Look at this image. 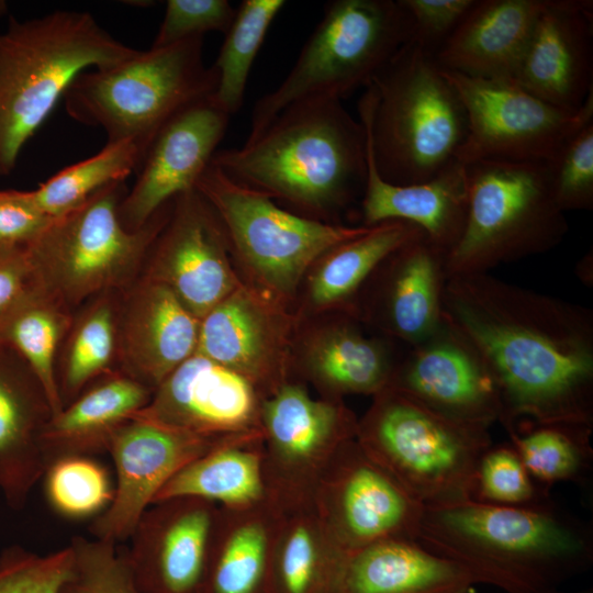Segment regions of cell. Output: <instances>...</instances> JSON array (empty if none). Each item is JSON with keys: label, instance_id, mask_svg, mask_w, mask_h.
I'll return each instance as SVG.
<instances>
[{"label": "cell", "instance_id": "36", "mask_svg": "<svg viewBox=\"0 0 593 593\" xmlns=\"http://www.w3.org/2000/svg\"><path fill=\"white\" fill-rule=\"evenodd\" d=\"M72 313L38 284L0 316V344L14 349L35 371L54 414L63 409L55 382V358Z\"/></svg>", "mask_w": 593, "mask_h": 593}, {"label": "cell", "instance_id": "37", "mask_svg": "<svg viewBox=\"0 0 593 593\" xmlns=\"http://www.w3.org/2000/svg\"><path fill=\"white\" fill-rule=\"evenodd\" d=\"M592 430L586 426L526 421L506 432L528 473L549 491L558 482L581 483L589 479Z\"/></svg>", "mask_w": 593, "mask_h": 593}, {"label": "cell", "instance_id": "1", "mask_svg": "<svg viewBox=\"0 0 593 593\" xmlns=\"http://www.w3.org/2000/svg\"><path fill=\"white\" fill-rule=\"evenodd\" d=\"M443 316L494 382L499 422L593 428V311L489 272L447 279Z\"/></svg>", "mask_w": 593, "mask_h": 593}, {"label": "cell", "instance_id": "43", "mask_svg": "<svg viewBox=\"0 0 593 593\" xmlns=\"http://www.w3.org/2000/svg\"><path fill=\"white\" fill-rule=\"evenodd\" d=\"M71 563L69 545L46 555L12 545L0 553V593H59Z\"/></svg>", "mask_w": 593, "mask_h": 593}, {"label": "cell", "instance_id": "32", "mask_svg": "<svg viewBox=\"0 0 593 593\" xmlns=\"http://www.w3.org/2000/svg\"><path fill=\"white\" fill-rule=\"evenodd\" d=\"M264 433L219 445L179 470L153 503L189 496L228 508L272 504L262 448Z\"/></svg>", "mask_w": 593, "mask_h": 593}, {"label": "cell", "instance_id": "19", "mask_svg": "<svg viewBox=\"0 0 593 593\" xmlns=\"http://www.w3.org/2000/svg\"><path fill=\"white\" fill-rule=\"evenodd\" d=\"M451 419L490 428L501 406L475 348L445 318L423 342L407 346L390 384Z\"/></svg>", "mask_w": 593, "mask_h": 593}, {"label": "cell", "instance_id": "48", "mask_svg": "<svg viewBox=\"0 0 593 593\" xmlns=\"http://www.w3.org/2000/svg\"><path fill=\"white\" fill-rule=\"evenodd\" d=\"M38 284L24 246L0 248V316Z\"/></svg>", "mask_w": 593, "mask_h": 593}, {"label": "cell", "instance_id": "10", "mask_svg": "<svg viewBox=\"0 0 593 593\" xmlns=\"http://www.w3.org/2000/svg\"><path fill=\"white\" fill-rule=\"evenodd\" d=\"M413 35L400 0H332L281 83L251 112L248 137L286 107L310 98L343 100L366 88Z\"/></svg>", "mask_w": 593, "mask_h": 593}, {"label": "cell", "instance_id": "50", "mask_svg": "<svg viewBox=\"0 0 593 593\" xmlns=\"http://www.w3.org/2000/svg\"><path fill=\"white\" fill-rule=\"evenodd\" d=\"M537 593H563V592H559L557 591V589H551V590L540 591ZM581 593H589V592H581Z\"/></svg>", "mask_w": 593, "mask_h": 593}, {"label": "cell", "instance_id": "31", "mask_svg": "<svg viewBox=\"0 0 593 593\" xmlns=\"http://www.w3.org/2000/svg\"><path fill=\"white\" fill-rule=\"evenodd\" d=\"M278 518L272 504L219 506L201 593H271Z\"/></svg>", "mask_w": 593, "mask_h": 593}, {"label": "cell", "instance_id": "41", "mask_svg": "<svg viewBox=\"0 0 593 593\" xmlns=\"http://www.w3.org/2000/svg\"><path fill=\"white\" fill-rule=\"evenodd\" d=\"M72 563L59 593H144L136 584L125 547L115 542L74 536Z\"/></svg>", "mask_w": 593, "mask_h": 593}, {"label": "cell", "instance_id": "38", "mask_svg": "<svg viewBox=\"0 0 593 593\" xmlns=\"http://www.w3.org/2000/svg\"><path fill=\"white\" fill-rule=\"evenodd\" d=\"M142 153L131 139L107 142L93 156L57 171L31 190L38 208L51 219L82 204L102 188L124 181L136 170Z\"/></svg>", "mask_w": 593, "mask_h": 593}, {"label": "cell", "instance_id": "4", "mask_svg": "<svg viewBox=\"0 0 593 593\" xmlns=\"http://www.w3.org/2000/svg\"><path fill=\"white\" fill-rule=\"evenodd\" d=\"M358 112L378 174L395 184L440 174L457 160L468 131L458 91L435 55L413 41L373 76Z\"/></svg>", "mask_w": 593, "mask_h": 593}, {"label": "cell", "instance_id": "5", "mask_svg": "<svg viewBox=\"0 0 593 593\" xmlns=\"http://www.w3.org/2000/svg\"><path fill=\"white\" fill-rule=\"evenodd\" d=\"M137 51L89 12L10 16L0 34V176L14 170L26 142L81 72L111 67Z\"/></svg>", "mask_w": 593, "mask_h": 593}, {"label": "cell", "instance_id": "8", "mask_svg": "<svg viewBox=\"0 0 593 593\" xmlns=\"http://www.w3.org/2000/svg\"><path fill=\"white\" fill-rule=\"evenodd\" d=\"M465 166L467 215L447 257L448 277L486 273L563 240L569 226L547 163L480 160Z\"/></svg>", "mask_w": 593, "mask_h": 593}, {"label": "cell", "instance_id": "34", "mask_svg": "<svg viewBox=\"0 0 593 593\" xmlns=\"http://www.w3.org/2000/svg\"><path fill=\"white\" fill-rule=\"evenodd\" d=\"M313 503L279 512L271 593H337L345 560Z\"/></svg>", "mask_w": 593, "mask_h": 593}, {"label": "cell", "instance_id": "6", "mask_svg": "<svg viewBox=\"0 0 593 593\" xmlns=\"http://www.w3.org/2000/svg\"><path fill=\"white\" fill-rule=\"evenodd\" d=\"M216 85L214 66L208 67L203 60V36H195L137 51L108 68L86 70L63 100L72 120L101 127L107 142H135L143 157L176 113L213 94Z\"/></svg>", "mask_w": 593, "mask_h": 593}, {"label": "cell", "instance_id": "25", "mask_svg": "<svg viewBox=\"0 0 593 593\" xmlns=\"http://www.w3.org/2000/svg\"><path fill=\"white\" fill-rule=\"evenodd\" d=\"M53 415L35 371L0 344V493L13 511L24 508L45 473L42 435Z\"/></svg>", "mask_w": 593, "mask_h": 593}, {"label": "cell", "instance_id": "39", "mask_svg": "<svg viewBox=\"0 0 593 593\" xmlns=\"http://www.w3.org/2000/svg\"><path fill=\"white\" fill-rule=\"evenodd\" d=\"M284 4L283 0H244L237 8L213 64L217 74L214 98L228 115L242 108L255 58Z\"/></svg>", "mask_w": 593, "mask_h": 593}, {"label": "cell", "instance_id": "18", "mask_svg": "<svg viewBox=\"0 0 593 593\" xmlns=\"http://www.w3.org/2000/svg\"><path fill=\"white\" fill-rule=\"evenodd\" d=\"M292 323L282 302L243 283L200 320L195 351L242 374L267 398L291 379Z\"/></svg>", "mask_w": 593, "mask_h": 593}, {"label": "cell", "instance_id": "2", "mask_svg": "<svg viewBox=\"0 0 593 593\" xmlns=\"http://www.w3.org/2000/svg\"><path fill=\"white\" fill-rule=\"evenodd\" d=\"M211 164L228 178L325 223L359 203L367 178V135L342 100L310 98L281 110L242 147Z\"/></svg>", "mask_w": 593, "mask_h": 593}, {"label": "cell", "instance_id": "24", "mask_svg": "<svg viewBox=\"0 0 593 593\" xmlns=\"http://www.w3.org/2000/svg\"><path fill=\"white\" fill-rule=\"evenodd\" d=\"M199 326L169 288L139 277L121 292L118 370L155 391L195 353Z\"/></svg>", "mask_w": 593, "mask_h": 593}, {"label": "cell", "instance_id": "45", "mask_svg": "<svg viewBox=\"0 0 593 593\" xmlns=\"http://www.w3.org/2000/svg\"><path fill=\"white\" fill-rule=\"evenodd\" d=\"M235 13L227 0H168L152 47L169 46L208 32L225 34Z\"/></svg>", "mask_w": 593, "mask_h": 593}, {"label": "cell", "instance_id": "23", "mask_svg": "<svg viewBox=\"0 0 593 593\" xmlns=\"http://www.w3.org/2000/svg\"><path fill=\"white\" fill-rule=\"evenodd\" d=\"M593 2L546 0L513 81L539 99L578 111L593 92Z\"/></svg>", "mask_w": 593, "mask_h": 593}, {"label": "cell", "instance_id": "40", "mask_svg": "<svg viewBox=\"0 0 593 593\" xmlns=\"http://www.w3.org/2000/svg\"><path fill=\"white\" fill-rule=\"evenodd\" d=\"M43 478L51 506L68 518L97 516L113 497L114 486L107 469L92 457L58 459L47 467Z\"/></svg>", "mask_w": 593, "mask_h": 593}, {"label": "cell", "instance_id": "20", "mask_svg": "<svg viewBox=\"0 0 593 593\" xmlns=\"http://www.w3.org/2000/svg\"><path fill=\"white\" fill-rule=\"evenodd\" d=\"M265 399L248 379L195 351L133 416L204 437L240 436L262 432Z\"/></svg>", "mask_w": 593, "mask_h": 593}, {"label": "cell", "instance_id": "3", "mask_svg": "<svg viewBox=\"0 0 593 593\" xmlns=\"http://www.w3.org/2000/svg\"><path fill=\"white\" fill-rule=\"evenodd\" d=\"M506 593L556 589L593 561V532L551 499L510 506L466 500L424 506L416 539Z\"/></svg>", "mask_w": 593, "mask_h": 593}, {"label": "cell", "instance_id": "7", "mask_svg": "<svg viewBox=\"0 0 593 593\" xmlns=\"http://www.w3.org/2000/svg\"><path fill=\"white\" fill-rule=\"evenodd\" d=\"M356 439L416 501L434 506L473 499L489 428L444 416L388 385L358 419Z\"/></svg>", "mask_w": 593, "mask_h": 593}, {"label": "cell", "instance_id": "29", "mask_svg": "<svg viewBox=\"0 0 593 593\" xmlns=\"http://www.w3.org/2000/svg\"><path fill=\"white\" fill-rule=\"evenodd\" d=\"M473 584L459 564L396 538L348 553L337 593H468Z\"/></svg>", "mask_w": 593, "mask_h": 593}, {"label": "cell", "instance_id": "14", "mask_svg": "<svg viewBox=\"0 0 593 593\" xmlns=\"http://www.w3.org/2000/svg\"><path fill=\"white\" fill-rule=\"evenodd\" d=\"M335 544L350 553L376 542L417 539L424 505L360 446L356 437L335 452L312 501Z\"/></svg>", "mask_w": 593, "mask_h": 593}, {"label": "cell", "instance_id": "16", "mask_svg": "<svg viewBox=\"0 0 593 593\" xmlns=\"http://www.w3.org/2000/svg\"><path fill=\"white\" fill-rule=\"evenodd\" d=\"M204 437L133 416L114 434L109 454L115 468L113 497L89 527L93 538L127 540L161 488L184 466L224 443L259 435Z\"/></svg>", "mask_w": 593, "mask_h": 593}, {"label": "cell", "instance_id": "12", "mask_svg": "<svg viewBox=\"0 0 593 593\" xmlns=\"http://www.w3.org/2000/svg\"><path fill=\"white\" fill-rule=\"evenodd\" d=\"M444 74L467 113V136L456 157L465 165L480 160L548 163L593 121V92L578 111H567L512 80Z\"/></svg>", "mask_w": 593, "mask_h": 593}, {"label": "cell", "instance_id": "21", "mask_svg": "<svg viewBox=\"0 0 593 593\" xmlns=\"http://www.w3.org/2000/svg\"><path fill=\"white\" fill-rule=\"evenodd\" d=\"M448 251L423 233L390 254L365 284L355 317L407 346L430 336L444 322Z\"/></svg>", "mask_w": 593, "mask_h": 593}, {"label": "cell", "instance_id": "11", "mask_svg": "<svg viewBox=\"0 0 593 593\" xmlns=\"http://www.w3.org/2000/svg\"><path fill=\"white\" fill-rule=\"evenodd\" d=\"M194 189L216 213L230 251L258 289L283 302L315 261L370 226L325 223L295 214L260 191L242 186L210 164Z\"/></svg>", "mask_w": 593, "mask_h": 593}, {"label": "cell", "instance_id": "46", "mask_svg": "<svg viewBox=\"0 0 593 593\" xmlns=\"http://www.w3.org/2000/svg\"><path fill=\"white\" fill-rule=\"evenodd\" d=\"M413 24L411 41L436 54L475 0H400Z\"/></svg>", "mask_w": 593, "mask_h": 593}, {"label": "cell", "instance_id": "30", "mask_svg": "<svg viewBox=\"0 0 593 593\" xmlns=\"http://www.w3.org/2000/svg\"><path fill=\"white\" fill-rule=\"evenodd\" d=\"M348 317L329 324L304 346L302 370L321 398L374 395L390 384L400 359L392 339L368 336Z\"/></svg>", "mask_w": 593, "mask_h": 593}, {"label": "cell", "instance_id": "13", "mask_svg": "<svg viewBox=\"0 0 593 593\" xmlns=\"http://www.w3.org/2000/svg\"><path fill=\"white\" fill-rule=\"evenodd\" d=\"M357 425L343 400L314 399L296 380H288L264 400L265 472L278 512L312 503L326 466L356 437Z\"/></svg>", "mask_w": 593, "mask_h": 593}, {"label": "cell", "instance_id": "26", "mask_svg": "<svg viewBox=\"0 0 593 593\" xmlns=\"http://www.w3.org/2000/svg\"><path fill=\"white\" fill-rule=\"evenodd\" d=\"M546 0H475L435 54L444 70L512 80Z\"/></svg>", "mask_w": 593, "mask_h": 593}, {"label": "cell", "instance_id": "42", "mask_svg": "<svg viewBox=\"0 0 593 593\" xmlns=\"http://www.w3.org/2000/svg\"><path fill=\"white\" fill-rule=\"evenodd\" d=\"M549 499V491L532 478L511 443L491 445L483 454L477 469L473 500L522 506Z\"/></svg>", "mask_w": 593, "mask_h": 593}, {"label": "cell", "instance_id": "35", "mask_svg": "<svg viewBox=\"0 0 593 593\" xmlns=\"http://www.w3.org/2000/svg\"><path fill=\"white\" fill-rule=\"evenodd\" d=\"M122 291L97 294L74 311L55 358V382L63 407L91 383L118 370Z\"/></svg>", "mask_w": 593, "mask_h": 593}, {"label": "cell", "instance_id": "49", "mask_svg": "<svg viewBox=\"0 0 593 593\" xmlns=\"http://www.w3.org/2000/svg\"><path fill=\"white\" fill-rule=\"evenodd\" d=\"M7 10V4L4 1L0 0V15L3 14Z\"/></svg>", "mask_w": 593, "mask_h": 593}, {"label": "cell", "instance_id": "28", "mask_svg": "<svg viewBox=\"0 0 593 593\" xmlns=\"http://www.w3.org/2000/svg\"><path fill=\"white\" fill-rule=\"evenodd\" d=\"M153 393L119 370L91 383L46 424L42 435L46 469L61 458L108 452L116 430L148 404Z\"/></svg>", "mask_w": 593, "mask_h": 593}, {"label": "cell", "instance_id": "22", "mask_svg": "<svg viewBox=\"0 0 593 593\" xmlns=\"http://www.w3.org/2000/svg\"><path fill=\"white\" fill-rule=\"evenodd\" d=\"M219 505L180 496L153 503L125 548L144 593H201Z\"/></svg>", "mask_w": 593, "mask_h": 593}, {"label": "cell", "instance_id": "47", "mask_svg": "<svg viewBox=\"0 0 593 593\" xmlns=\"http://www.w3.org/2000/svg\"><path fill=\"white\" fill-rule=\"evenodd\" d=\"M52 220L31 191L0 190V248L27 245Z\"/></svg>", "mask_w": 593, "mask_h": 593}, {"label": "cell", "instance_id": "44", "mask_svg": "<svg viewBox=\"0 0 593 593\" xmlns=\"http://www.w3.org/2000/svg\"><path fill=\"white\" fill-rule=\"evenodd\" d=\"M556 200L568 211L593 206V121L578 131L547 163Z\"/></svg>", "mask_w": 593, "mask_h": 593}, {"label": "cell", "instance_id": "9", "mask_svg": "<svg viewBox=\"0 0 593 593\" xmlns=\"http://www.w3.org/2000/svg\"><path fill=\"white\" fill-rule=\"evenodd\" d=\"M126 192L125 180L102 188L24 246L37 282L72 311L97 294L133 284L168 217L172 200L142 228L126 230L119 217Z\"/></svg>", "mask_w": 593, "mask_h": 593}, {"label": "cell", "instance_id": "27", "mask_svg": "<svg viewBox=\"0 0 593 593\" xmlns=\"http://www.w3.org/2000/svg\"><path fill=\"white\" fill-rule=\"evenodd\" d=\"M367 165L366 184L359 205L360 225L373 226L389 221L411 223L449 254L460 238L466 222V166L456 160L428 181L391 183L378 174L368 141Z\"/></svg>", "mask_w": 593, "mask_h": 593}, {"label": "cell", "instance_id": "17", "mask_svg": "<svg viewBox=\"0 0 593 593\" xmlns=\"http://www.w3.org/2000/svg\"><path fill=\"white\" fill-rule=\"evenodd\" d=\"M230 116L213 93L180 110L157 132L119 206L126 230L142 228L164 205L194 189L225 135Z\"/></svg>", "mask_w": 593, "mask_h": 593}, {"label": "cell", "instance_id": "33", "mask_svg": "<svg viewBox=\"0 0 593 593\" xmlns=\"http://www.w3.org/2000/svg\"><path fill=\"white\" fill-rule=\"evenodd\" d=\"M423 231L406 222L370 226L321 256L309 271L305 303L312 312L343 309L355 316L359 295L378 266Z\"/></svg>", "mask_w": 593, "mask_h": 593}, {"label": "cell", "instance_id": "15", "mask_svg": "<svg viewBox=\"0 0 593 593\" xmlns=\"http://www.w3.org/2000/svg\"><path fill=\"white\" fill-rule=\"evenodd\" d=\"M230 253L216 213L192 189L172 200L141 277L165 284L201 320L244 283L233 269Z\"/></svg>", "mask_w": 593, "mask_h": 593}]
</instances>
